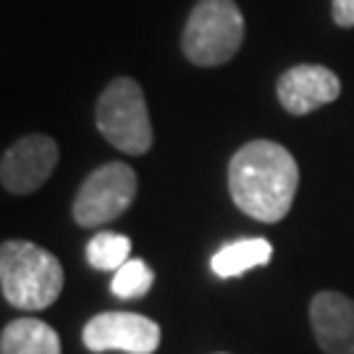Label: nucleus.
Returning <instances> with one entry per match:
<instances>
[{"label": "nucleus", "mask_w": 354, "mask_h": 354, "mask_svg": "<svg viewBox=\"0 0 354 354\" xmlns=\"http://www.w3.org/2000/svg\"><path fill=\"white\" fill-rule=\"evenodd\" d=\"M89 352L155 354L160 346V326L137 313H100L82 330Z\"/></svg>", "instance_id": "nucleus-6"}, {"label": "nucleus", "mask_w": 354, "mask_h": 354, "mask_svg": "<svg viewBox=\"0 0 354 354\" xmlns=\"http://www.w3.org/2000/svg\"><path fill=\"white\" fill-rule=\"evenodd\" d=\"M279 102L291 115H307L342 95V79L326 66L302 64L279 79Z\"/></svg>", "instance_id": "nucleus-8"}, {"label": "nucleus", "mask_w": 354, "mask_h": 354, "mask_svg": "<svg viewBox=\"0 0 354 354\" xmlns=\"http://www.w3.org/2000/svg\"><path fill=\"white\" fill-rule=\"evenodd\" d=\"M310 326L326 354H354V299L320 291L310 302Z\"/></svg>", "instance_id": "nucleus-9"}, {"label": "nucleus", "mask_w": 354, "mask_h": 354, "mask_svg": "<svg viewBox=\"0 0 354 354\" xmlns=\"http://www.w3.org/2000/svg\"><path fill=\"white\" fill-rule=\"evenodd\" d=\"M0 289L6 302L37 313L50 307L64 291V268L39 244L8 239L0 247Z\"/></svg>", "instance_id": "nucleus-2"}, {"label": "nucleus", "mask_w": 354, "mask_h": 354, "mask_svg": "<svg viewBox=\"0 0 354 354\" xmlns=\"http://www.w3.org/2000/svg\"><path fill=\"white\" fill-rule=\"evenodd\" d=\"M244 39V16L234 0H200L192 8L181 50L194 66H221L231 61Z\"/></svg>", "instance_id": "nucleus-3"}, {"label": "nucleus", "mask_w": 354, "mask_h": 354, "mask_svg": "<svg viewBox=\"0 0 354 354\" xmlns=\"http://www.w3.org/2000/svg\"><path fill=\"white\" fill-rule=\"evenodd\" d=\"M137 174L127 163H105L95 168L79 187L74 200V221L82 228H97L127 213L137 197Z\"/></svg>", "instance_id": "nucleus-5"}, {"label": "nucleus", "mask_w": 354, "mask_h": 354, "mask_svg": "<svg viewBox=\"0 0 354 354\" xmlns=\"http://www.w3.org/2000/svg\"><path fill=\"white\" fill-rule=\"evenodd\" d=\"M58 163V145L45 134H29L3 152L0 181L11 194H32L39 189Z\"/></svg>", "instance_id": "nucleus-7"}, {"label": "nucleus", "mask_w": 354, "mask_h": 354, "mask_svg": "<svg viewBox=\"0 0 354 354\" xmlns=\"http://www.w3.org/2000/svg\"><path fill=\"white\" fill-rule=\"evenodd\" d=\"M299 165L283 145L254 140L234 152L228 163V192L244 215L279 223L294 205Z\"/></svg>", "instance_id": "nucleus-1"}, {"label": "nucleus", "mask_w": 354, "mask_h": 354, "mask_svg": "<svg viewBox=\"0 0 354 354\" xmlns=\"http://www.w3.org/2000/svg\"><path fill=\"white\" fill-rule=\"evenodd\" d=\"M152 281H155V273L150 270V266L140 257H131L113 273L111 291L118 299H140L152 289Z\"/></svg>", "instance_id": "nucleus-13"}, {"label": "nucleus", "mask_w": 354, "mask_h": 354, "mask_svg": "<svg viewBox=\"0 0 354 354\" xmlns=\"http://www.w3.org/2000/svg\"><path fill=\"white\" fill-rule=\"evenodd\" d=\"M330 16L339 26H354V0H330Z\"/></svg>", "instance_id": "nucleus-14"}, {"label": "nucleus", "mask_w": 354, "mask_h": 354, "mask_svg": "<svg viewBox=\"0 0 354 354\" xmlns=\"http://www.w3.org/2000/svg\"><path fill=\"white\" fill-rule=\"evenodd\" d=\"M0 354H61V339L45 320L19 317L0 333Z\"/></svg>", "instance_id": "nucleus-10"}, {"label": "nucleus", "mask_w": 354, "mask_h": 354, "mask_svg": "<svg viewBox=\"0 0 354 354\" xmlns=\"http://www.w3.org/2000/svg\"><path fill=\"white\" fill-rule=\"evenodd\" d=\"M273 257V247L270 241L266 239H236L223 244L218 252L213 254L210 260V268H213L215 276L221 279H234V276H241L252 268L268 266Z\"/></svg>", "instance_id": "nucleus-11"}, {"label": "nucleus", "mask_w": 354, "mask_h": 354, "mask_svg": "<svg viewBox=\"0 0 354 354\" xmlns=\"http://www.w3.org/2000/svg\"><path fill=\"white\" fill-rule=\"evenodd\" d=\"M129 254H131V239H129L127 234L100 231L87 244V260L95 270H111V273H115L127 260H131Z\"/></svg>", "instance_id": "nucleus-12"}, {"label": "nucleus", "mask_w": 354, "mask_h": 354, "mask_svg": "<svg viewBox=\"0 0 354 354\" xmlns=\"http://www.w3.org/2000/svg\"><path fill=\"white\" fill-rule=\"evenodd\" d=\"M95 121L100 134L115 150L127 155H145L152 147L147 100L140 84L129 76H118L102 89L95 108Z\"/></svg>", "instance_id": "nucleus-4"}]
</instances>
